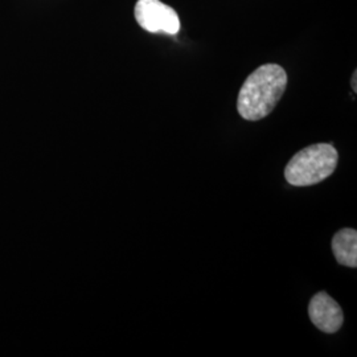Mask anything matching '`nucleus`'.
<instances>
[{
	"label": "nucleus",
	"instance_id": "f257e3e1",
	"mask_svg": "<svg viewBox=\"0 0 357 357\" xmlns=\"http://www.w3.org/2000/svg\"><path fill=\"white\" fill-rule=\"evenodd\" d=\"M287 88V73L278 64L257 68L243 82L238 93L237 110L246 121H261L281 101Z\"/></svg>",
	"mask_w": 357,
	"mask_h": 357
},
{
	"label": "nucleus",
	"instance_id": "f03ea898",
	"mask_svg": "<svg viewBox=\"0 0 357 357\" xmlns=\"http://www.w3.org/2000/svg\"><path fill=\"white\" fill-rule=\"evenodd\" d=\"M339 153L331 143H318L298 151L284 168V178L294 187H310L330 178Z\"/></svg>",
	"mask_w": 357,
	"mask_h": 357
},
{
	"label": "nucleus",
	"instance_id": "7ed1b4c3",
	"mask_svg": "<svg viewBox=\"0 0 357 357\" xmlns=\"http://www.w3.org/2000/svg\"><path fill=\"white\" fill-rule=\"evenodd\" d=\"M134 15L137 23L147 32L176 35L180 31L178 13L162 0H138Z\"/></svg>",
	"mask_w": 357,
	"mask_h": 357
},
{
	"label": "nucleus",
	"instance_id": "20e7f679",
	"mask_svg": "<svg viewBox=\"0 0 357 357\" xmlns=\"http://www.w3.org/2000/svg\"><path fill=\"white\" fill-rule=\"evenodd\" d=\"M308 317L312 324L326 333L339 331L344 323V314L339 303L324 291L315 294L308 305Z\"/></svg>",
	"mask_w": 357,
	"mask_h": 357
},
{
	"label": "nucleus",
	"instance_id": "39448f33",
	"mask_svg": "<svg viewBox=\"0 0 357 357\" xmlns=\"http://www.w3.org/2000/svg\"><path fill=\"white\" fill-rule=\"evenodd\" d=\"M332 252L336 261L347 266H357V231L351 228L339 230L332 238Z\"/></svg>",
	"mask_w": 357,
	"mask_h": 357
},
{
	"label": "nucleus",
	"instance_id": "423d86ee",
	"mask_svg": "<svg viewBox=\"0 0 357 357\" xmlns=\"http://www.w3.org/2000/svg\"><path fill=\"white\" fill-rule=\"evenodd\" d=\"M356 78L357 73L355 72V73H354V77H352V81H351V84H352V88H354V91H355V93L357 91Z\"/></svg>",
	"mask_w": 357,
	"mask_h": 357
}]
</instances>
